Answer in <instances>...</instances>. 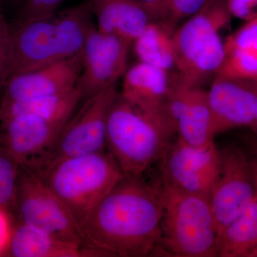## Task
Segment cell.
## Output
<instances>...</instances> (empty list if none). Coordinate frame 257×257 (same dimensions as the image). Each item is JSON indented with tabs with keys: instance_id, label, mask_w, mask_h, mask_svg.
I'll return each mask as SVG.
<instances>
[{
	"instance_id": "cell-1",
	"label": "cell",
	"mask_w": 257,
	"mask_h": 257,
	"mask_svg": "<svg viewBox=\"0 0 257 257\" xmlns=\"http://www.w3.org/2000/svg\"><path fill=\"white\" fill-rule=\"evenodd\" d=\"M163 213L160 179L124 175L79 226L84 242L104 256L157 254Z\"/></svg>"
},
{
	"instance_id": "cell-2",
	"label": "cell",
	"mask_w": 257,
	"mask_h": 257,
	"mask_svg": "<svg viewBox=\"0 0 257 257\" xmlns=\"http://www.w3.org/2000/svg\"><path fill=\"white\" fill-rule=\"evenodd\" d=\"M87 0L52 18L16 23L12 28L14 66L12 76L42 68L82 52L93 23Z\"/></svg>"
},
{
	"instance_id": "cell-3",
	"label": "cell",
	"mask_w": 257,
	"mask_h": 257,
	"mask_svg": "<svg viewBox=\"0 0 257 257\" xmlns=\"http://www.w3.org/2000/svg\"><path fill=\"white\" fill-rule=\"evenodd\" d=\"M175 128L147 116L118 92L106 120V147L124 175L144 176L162 161Z\"/></svg>"
},
{
	"instance_id": "cell-4",
	"label": "cell",
	"mask_w": 257,
	"mask_h": 257,
	"mask_svg": "<svg viewBox=\"0 0 257 257\" xmlns=\"http://www.w3.org/2000/svg\"><path fill=\"white\" fill-rule=\"evenodd\" d=\"M231 19L226 0H210L200 12L176 28L174 73L184 84L204 87L212 82L225 58L220 31Z\"/></svg>"
},
{
	"instance_id": "cell-5",
	"label": "cell",
	"mask_w": 257,
	"mask_h": 257,
	"mask_svg": "<svg viewBox=\"0 0 257 257\" xmlns=\"http://www.w3.org/2000/svg\"><path fill=\"white\" fill-rule=\"evenodd\" d=\"M160 249L176 257L217 256L218 232L210 199L164 183Z\"/></svg>"
},
{
	"instance_id": "cell-6",
	"label": "cell",
	"mask_w": 257,
	"mask_h": 257,
	"mask_svg": "<svg viewBox=\"0 0 257 257\" xmlns=\"http://www.w3.org/2000/svg\"><path fill=\"white\" fill-rule=\"evenodd\" d=\"M124 176L110 154L102 151L60 161L38 177L79 224Z\"/></svg>"
},
{
	"instance_id": "cell-7",
	"label": "cell",
	"mask_w": 257,
	"mask_h": 257,
	"mask_svg": "<svg viewBox=\"0 0 257 257\" xmlns=\"http://www.w3.org/2000/svg\"><path fill=\"white\" fill-rule=\"evenodd\" d=\"M13 211L18 220L32 229L87 246L78 221L67 206L40 177L24 165L19 169Z\"/></svg>"
},
{
	"instance_id": "cell-8",
	"label": "cell",
	"mask_w": 257,
	"mask_h": 257,
	"mask_svg": "<svg viewBox=\"0 0 257 257\" xmlns=\"http://www.w3.org/2000/svg\"><path fill=\"white\" fill-rule=\"evenodd\" d=\"M117 94V84H115L83 100L55 146L31 169L32 172L40 176L60 161L104 151L108 113Z\"/></svg>"
},
{
	"instance_id": "cell-9",
	"label": "cell",
	"mask_w": 257,
	"mask_h": 257,
	"mask_svg": "<svg viewBox=\"0 0 257 257\" xmlns=\"http://www.w3.org/2000/svg\"><path fill=\"white\" fill-rule=\"evenodd\" d=\"M161 162L162 182L184 192L210 199L220 172V151L214 142L197 147L177 138Z\"/></svg>"
},
{
	"instance_id": "cell-10",
	"label": "cell",
	"mask_w": 257,
	"mask_h": 257,
	"mask_svg": "<svg viewBox=\"0 0 257 257\" xmlns=\"http://www.w3.org/2000/svg\"><path fill=\"white\" fill-rule=\"evenodd\" d=\"M220 172L210 197L218 238L256 197L252 170L246 154L239 147L229 145L220 151Z\"/></svg>"
},
{
	"instance_id": "cell-11",
	"label": "cell",
	"mask_w": 257,
	"mask_h": 257,
	"mask_svg": "<svg viewBox=\"0 0 257 257\" xmlns=\"http://www.w3.org/2000/svg\"><path fill=\"white\" fill-rule=\"evenodd\" d=\"M132 45L121 37L101 32L95 25L92 27L82 51L83 67L77 84L82 101L118 84L127 70Z\"/></svg>"
},
{
	"instance_id": "cell-12",
	"label": "cell",
	"mask_w": 257,
	"mask_h": 257,
	"mask_svg": "<svg viewBox=\"0 0 257 257\" xmlns=\"http://www.w3.org/2000/svg\"><path fill=\"white\" fill-rule=\"evenodd\" d=\"M67 122H55L33 115H18L0 121V145L20 165L32 169L53 148Z\"/></svg>"
},
{
	"instance_id": "cell-13",
	"label": "cell",
	"mask_w": 257,
	"mask_h": 257,
	"mask_svg": "<svg viewBox=\"0 0 257 257\" xmlns=\"http://www.w3.org/2000/svg\"><path fill=\"white\" fill-rule=\"evenodd\" d=\"M177 138L193 147L214 143L212 116L204 87H190L172 74V89L167 106Z\"/></svg>"
},
{
	"instance_id": "cell-14",
	"label": "cell",
	"mask_w": 257,
	"mask_h": 257,
	"mask_svg": "<svg viewBox=\"0 0 257 257\" xmlns=\"http://www.w3.org/2000/svg\"><path fill=\"white\" fill-rule=\"evenodd\" d=\"M214 135L252 126L257 107V80L215 77L207 90Z\"/></svg>"
},
{
	"instance_id": "cell-15",
	"label": "cell",
	"mask_w": 257,
	"mask_h": 257,
	"mask_svg": "<svg viewBox=\"0 0 257 257\" xmlns=\"http://www.w3.org/2000/svg\"><path fill=\"white\" fill-rule=\"evenodd\" d=\"M82 67L81 52L42 68L11 76L3 89L0 103L28 100L69 92L77 87Z\"/></svg>"
},
{
	"instance_id": "cell-16",
	"label": "cell",
	"mask_w": 257,
	"mask_h": 257,
	"mask_svg": "<svg viewBox=\"0 0 257 257\" xmlns=\"http://www.w3.org/2000/svg\"><path fill=\"white\" fill-rule=\"evenodd\" d=\"M171 89L172 74L138 62L123 76L120 94L139 111L175 130L167 111Z\"/></svg>"
},
{
	"instance_id": "cell-17",
	"label": "cell",
	"mask_w": 257,
	"mask_h": 257,
	"mask_svg": "<svg viewBox=\"0 0 257 257\" xmlns=\"http://www.w3.org/2000/svg\"><path fill=\"white\" fill-rule=\"evenodd\" d=\"M98 30L133 44L152 22L150 12L135 0H87Z\"/></svg>"
},
{
	"instance_id": "cell-18",
	"label": "cell",
	"mask_w": 257,
	"mask_h": 257,
	"mask_svg": "<svg viewBox=\"0 0 257 257\" xmlns=\"http://www.w3.org/2000/svg\"><path fill=\"white\" fill-rule=\"evenodd\" d=\"M5 256H104L98 250L78 243L57 239L32 229L23 222L15 223Z\"/></svg>"
},
{
	"instance_id": "cell-19",
	"label": "cell",
	"mask_w": 257,
	"mask_h": 257,
	"mask_svg": "<svg viewBox=\"0 0 257 257\" xmlns=\"http://www.w3.org/2000/svg\"><path fill=\"white\" fill-rule=\"evenodd\" d=\"M82 100V93L77 86L69 92L57 95L0 103V121L28 114L55 122H67Z\"/></svg>"
},
{
	"instance_id": "cell-20",
	"label": "cell",
	"mask_w": 257,
	"mask_h": 257,
	"mask_svg": "<svg viewBox=\"0 0 257 257\" xmlns=\"http://www.w3.org/2000/svg\"><path fill=\"white\" fill-rule=\"evenodd\" d=\"M175 30V24L172 22L154 21L150 24L133 44L139 62L174 73L173 34Z\"/></svg>"
},
{
	"instance_id": "cell-21",
	"label": "cell",
	"mask_w": 257,
	"mask_h": 257,
	"mask_svg": "<svg viewBox=\"0 0 257 257\" xmlns=\"http://www.w3.org/2000/svg\"><path fill=\"white\" fill-rule=\"evenodd\" d=\"M257 248V197L218 238V257H249Z\"/></svg>"
},
{
	"instance_id": "cell-22",
	"label": "cell",
	"mask_w": 257,
	"mask_h": 257,
	"mask_svg": "<svg viewBox=\"0 0 257 257\" xmlns=\"http://www.w3.org/2000/svg\"><path fill=\"white\" fill-rule=\"evenodd\" d=\"M216 77L257 80V55L242 50H225L224 62Z\"/></svg>"
},
{
	"instance_id": "cell-23",
	"label": "cell",
	"mask_w": 257,
	"mask_h": 257,
	"mask_svg": "<svg viewBox=\"0 0 257 257\" xmlns=\"http://www.w3.org/2000/svg\"><path fill=\"white\" fill-rule=\"evenodd\" d=\"M20 164L0 145V208L13 211Z\"/></svg>"
},
{
	"instance_id": "cell-24",
	"label": "cell",
	"mask_w": 257,
	"mask_h": 257,
	"mask_svg": "<svg viewBox=\"0 0 257 257\" xmlns=\"http://www.w3.org/2000/svg\"><path fill=\"white\" fill-rule=\"evenodd\" d=\"M14 47L11 27L8 25L0 3V93L13 74Z\"/></svg>"
},
{
	"instance_id": "cell-25",
	"label": "cell",
	"mask_w": 257,
	"mask_h": 257,
	"mask_svg": "<svg viewBox=\"0 0 257 257\" xmlns=\"http://www.w3.org/2000/svg\"><path fill=\"white\" fill-rule=\"evenodd\" d=\"M225 50H239L257 55V18L244 22L224 41Z\"/></svg>"
},
{
	"instance_id": "cell-26",
	"label": "cell",
	"mask_w": 257,
	"mask_h": 257,
	"mask_svg": "<svg viewBox=\"0 0 257 257\" xmlns=\"http://www.w3.org/2000/svg\"><path fill=\"white\" fill-rule=\"evenodd\" d=\"M64 0H25L17 23H29L55 16Z\"/></svg>"
},
{
	"instance_id": "cell-27",
	"label": "cell",
	"mask_w": 257,
	"mask_h": 257,
	"mask_svg": "<svg viewBox=\"0 0 257 257\" xmlns=\"http://www.w3.org/2000/svg\"><path fill=\"white\" fill-rule=\"evenodd\" d=\"M210 0H165L171 20L174 23L197 14Z\"/></svg>"
},
{
	"instance_id": "cell-28",
	"label": "cell",
	"mask_w": 257,
	"mask_h": 257,
	"mask_svg": "<svg viewBox=\"0 0 257 257\" xmlns=\"http://www.w3.org/2000/svg\"><path fill=\"white\" fill-rule=\"evenodd\" d=\"M231 18L243 22L257 18V0H226Z\"/></svg>"
},
{
	"instance_id": "cell-29",
	"label": "cell",
	"mask_w": 257,
	"mask_h": 257,
	"mask_svg": "<svg viewBox=\"0 0 257 257\" xmlns=\"http://www.w3.org/2000/svg\"><path fill=\"white\" fill-rule=\"evenodd\" d=\"M11 211L0 208V256H5L15 223Z\"/></svg>"
},
{
	"instance_id": "cell-30",
	"label": "cell",
	"mask_w": 257,
	"mask_h": 257,
	"mask_svg": "<svg viewBox=\"0 0 257 257\" xmlns=\"http://www.w3.org/2000/svg\"><path fill=\"white\" fill-rule=\"evenodd\" d=\"M135 1L146 8L157 21H169L173 23L171 20L165 0H135Z\"/></svg>"
},
{
	"instance_id": "cell-31",
	"label": "cell",
	"mask_w": 257,
	"mask_h": 257,
	"mask_svg": "<svg viewBox=\"0 0 257 257\" xmlns=\"http://www.w3.org/2000/svg\"><path fill=\"white\" fill-rule=\"evenodd\" d=\"M248 160H249L250 165H251V170H252L255 189H256V197H257V157L255 158H248Z\"/></svg>"
},
{
	"instance_id": "cell-32",
	"label": "cell",
	"mask_w": 257,
	"mask_h": 257,
	"mask_svg": "<svg viewBox=\"0 0 257 257\" xmlns=\"http://www.w3.org/2000/svg\"><path fill=\"white\" fill-rule=\"evenodd\" d=\"M252 126L253 128H255V130H256L257 131V107L256 113H255L254 121H253L252 126Z\"/></svg>"
},
{
	"instance_id": "cell-33",
	"label": "cell",
	"mask_w": 257,
	"mask_h": 257,
	"mask_svg": "<svg viewBox=\"0 0 257 257\" xmlns=\"http://www.w3.org/2000/svg\"><path fill=\"white\" fill-rule=\"evenodd\" d=\"M249 257H257V248L251 253Z\"/></svg>"
},
{
	"instance_id": "cell-34",
	"label": "cell",
	"mask_w": 257,
	"mask_h": 257,
	"mask_svg": "<svg viewBox=\"0 0 257 257\" xmlns=\"http://www.w3.org/2000/svg\"><path fill=\"white\" fill-rule=\"evenodd\" d=\"M6 1L10 2V3H16L20 2V0H6ZM25 1V0H24Z\"/></svg>"
}]
</instances>
